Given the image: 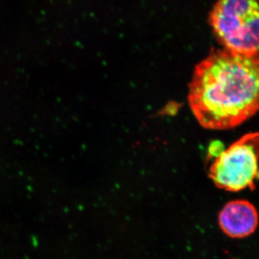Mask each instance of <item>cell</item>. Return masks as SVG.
<instances>
[{
  "label": "cell",
  "mask_w": 259,
  "mask_h": 259,
  "mask_svg": "<svg viewBox=\"0 0 259 259\" xmlns=\"http://www.w3.org/2000/svg\"><path fill=\"white\" fill-rule=\"evenodd\" d=\"M256 208L249 201L236 199L228 202L218 215L221 231L230 238L241 239L253 234L258 226Z\"/></svg>",
  "instance_id": "obj_4"
},
{
  "label": "cell",
  "mask_w": 259,
  "mask_h": 259,
  "mask_svg": "<svg viewBox=\"0 0 259 259\" xmlns=\"http://www.w3.org/2000/svg\"><path fill=\"white\" fill-rule=\"evenodd\" d=\"M258 134L245 135L214 158L209 177L218 188L237 192L255 188L258 177Z\"/></svg>",
  "instance_id": "obj_3"
},
{
  "label": "cell",
  "mask_w": 259,
  "mask_h": 259,
  "mask_svg": "<svg viewBox=\"0 0 259 259\" xmlns=\"http://www.w3.org/2000/svg\"><path fill=\"white\" fill-rule=\"evenodd\" d=\"M258 55L244 56L226 49L213 50L196 66L189 104L200 125L231 129L258 109Z\"/></svg>",
  "instance_id": "obj_1"
},
{
  "label": "cell",
  "mask_w": 259,
  "mask_h": 259,
  "mask_svg": "<svg viewBox=\"0 0 259 259\" xmlns=\"http://www.w3.org/2000/svg\"><path fill=\"white\" fill-rule=\"evenodd\" d=\"M209 22L225 49L241 55H258V0H218Z\"/></svg>",
  "instance_id": "obj_2"
}]
</instances>
